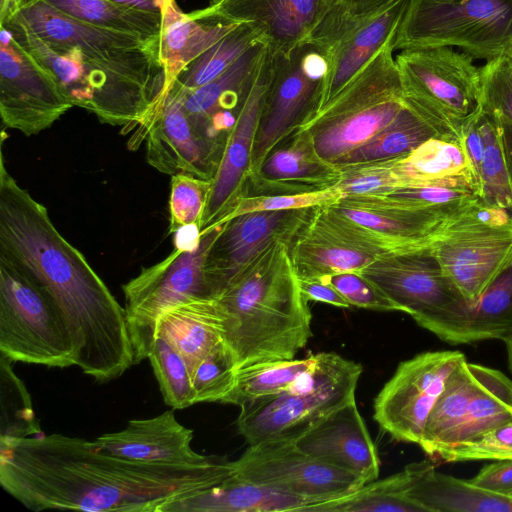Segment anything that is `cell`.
Listing matches in <instances>:
<instances>
[{
  "label": "cell",
  "mask_w": 512,
  "mask_h": 512,
  "mask_svg": "<svg viewBox=\"0 0 512 512\" xmlns=\"http://www.w3.org/2000/svg\"><path fill=\"white\" fill-rule=\"evenodd\" d=\"M315 363V355L303 359L262 362L237 370L235 384L224 404L241 407L258 398L288 389Z\"/></svg>",
  "instance_id": "obj_39"
},
{
  "label": "cell",
  "mask_w": 512,
  "mask_h": 512,
  "mask_svg": "<svg viewBox=\"0 0 512 512\" xmlns=\"http://www.w3.org/2000/svg\"><path fill=\"white\" fill-rule=\"evenodd\" d=\"M342 197L335 186L305 194L243 196L235 203L222 223L247 212L318 207L334 203Z\"/></svg>",
  "instance_id": "obj_48"
},
{
  "label": "cell",
  "mask_w": 512,
  "mask_h": 512,
  "mask_svg": "<svg viewBox=\"0 0 512 512\" xmlns=\"http://www.w3.org/2000/svg\"><path fill=\"white\" fill-rule=\"evenodd\" d=\"M323 206L315 208L291 242L290 254L299 278H325L338 273L360 272L386 255L345 233Z\"/></svg>",
  "instance_id": "obj_24"
},
{
  "label": "cell",
  "mask_w": 512,
  "mask_h": 512,
  "mask_svg": "<svg viewBox=\"0 0 512 512\" xmlns=\"http://www.w3.org/2000/svg\"><path fill=\"white\" fill-rule=\"evenodd\" d=\"M175 248L193 249L200 243L202 233L197 224L183 226L174 232Z\"/></svg>",
  "instance_id": "obj_53"
},
{
  "label": "cell",
  "mask_w": 512,
  "mask_h": 512,
  "mask_svg": "<svg viewBox=\"0 0 512 512\" xmlns=\"http://www.w3.org/2000/svg\"><path fill=\"white\" fill-rule=\"evenodd\" d=\"M223 223L202 231L197 247L174 248L162 261L142 269L122 286L135 364L148 358L156 339L158 320L165 311L191 298H216L206 276L205 263Z\"/></svg>",
  "instance_id": "obj_11"
},
{
  "label": "cell",
  "mask_w": 512,
  "mask_h": 512,
  "mask_svg": "<svg viewBox=\"0 0 512 512\" xmlns=\"http://www.w3.org/2000/svg\"><path fill=\"white\" fill-rule=\"evenodd\" d=\"M477 383L478 364L467 360L448 378L418 444L429 457L438 459L443 452L454 446Z\"/></svg>",
  "instance_id": "obj_33"
},
{
  "label": "cell",
  "mask_w": 512,
  "mask_h": 512,
  "mask_svg": "<svg viewBox=\"0 0 512 512\" xmlns=\"http://www.w3.org/2000/svg\"><path fill=\"white\" fill-rule=\"evenodd\" d=\"M324 207L343 231L386 254L430 245L458 214L407 206L380 195L343 197Z\"/></svg>",
  "instance_id": "obj_17"
},
{
  "label": "cell",
  "mask_w": 512,
  "mask_h": 512,
  "mask_svg": "<svg viewBox=\"0 0 512 512\" xmlns=\"http://www.w3.org/2000/svg\"><path fill=\"white\" fill-rule=\"evenodd\" d=\"M473 484L497 494L512 495V459L496 460L483 466L471 479Z\"/></svg>",
  "instance_id": "obj_50"
},
{
  "label": "cell",
  "mask_w": 512,
  "mask_h": 512,
  "mask_svg": "<svg viewBox=\"0 0 512 512\" xmlns=\"http://www.w3.org/2000/svg\"><path fill=\"white\" fill-rule=\"evenodd\" d=\"M409 464L382 480L366 483L341 497L313 505L308 512H425L407 495Z\"/></svg>",
  "instance_id": "obj_35"
},
{
  "label": "cell",
  "mask_w": 512,
  "mask_h": 512,
  "mask_svg": "<svg viewBox=\"0 0 512 512\" xmlns=\"http://www.w3.org/2000/svg\"><path fill=\"white\" fill-rule=\"evenodd\" d=\"M360 273L419 326L452 345L464 344L470 306L430 245L386 254Z\"/></svg>",
  "instance_id": "obj_7"
},
{
  "label": "cell",
  "mask_w": 512,
  "mask_h": 512,
  "mask_svg": "<svg viewBox=\"0 0 512 512\" xmlns=\"http://www.w3.org/2000/svg\"><path fill=\"white\" fill-rule=\"evenodd\" d=\"M76 20L121 32L160 37L163 15L117 4L111 0H42Z\"/></svg>",
  "instance_id": "obj_36"
},
{
  "label": "cell",
  "mask_w": 512,
  "mask_h": 512,
  "mask_svg": "<svg viewBox=\"0 0 512 512\" xmlns=\"http://www.w3.org/2000/svg\"><path fill=\"white\" fill-rule=\"evenodd\" d=\"M341 174L338 166L318 154L310 131L298 127L278 142L250 175L244 196L318 192L334 187Z\"/></svg>",
  "instance_id": "obj_23"
},
{
  "label": "cell",
  "mask_w": 512,
  "mask_h": 512,
  "mask_svg": "<svg viewBox=\"0 0 512 512\" xmlns=\"http://www.w3.org/2000/svg\"><path fill=\"white\" fill-rule=\"evenodd\" d=\"M315 503L232 474L219 484L165 506L162 512H307Z\"/></svg>",
  "instance_id": "obj_29"
},
{
  "label": "cell",
  "mask_w": 512,
  "mask_h": 512,
  "mask_svg": "<svg viewBox=\"0 0 512 512\" xmlns=\"http://www.w3.org/2000/svg\"><path fill=\"white\" fill-rule=\"evenodd\" d=\"M0 355L12 362L75 366L66 321L49 294L0 254Z\"/></svg>",
  "instance_id": "obj_9"
},
{
  "label": "cell",
  "mask_w": 512,
  "mask_h": 512,
  "mask_svg": "<svg viewBox=\"0 0 512 512\" xmlns=\"http://www.w3.org/2000/svg\"><path fill=\"white\" fill-rule=\"evenodd\" d=\"M404 99L445 137L462 141L481 105V67L451 47L405 49L395 58Z\"/></svg>",
  "instance_id": "obj_10"
},
{
  "label": "cell",
  "mask_w": 512,
  "mask_h": 512,
  "mask_svg": "<svg viewBox=\"0 0 512 512\" xmlns=\"http://www.w3.org/2000/svg\"><path fill=\"white\" fill-rule=\"evenodd\" d=\"M74 105L54 76L0 26V116L2 126L26 136L51 127Z\"/></svg>",
  "instance_id": "obj_16"
},
{
  "label": "cell",
  "mask_w": 512,
  "mask_h": 512,
  "mask_svg": "<svg viewBox=\"0 0 512 512\" xmlns=\"http://www.w3.org/2000/svg\"><path fill=\"white\" fill-rule=\"evenodd\" d=\"M117 4L152 12V13H160L162 14V4L160 0H111ZM163 15V14H162Z\"/></svg>",
  "instance_id": "obj_55"
},
{
  "label": "cell",
  "mask_w": 512,
  "mask_h": 512,
  "mask_svg": "<svg viewBox=\"0 0 512 512\" xmlns=\"http://www.w3.org/2000/svg\"><path fill=\"white\" fill-rule=\"evenodd\" d=\"M350 306L375 311H399L398 306L360 272H344L325 277Z\"/></svg>",
  "instance_id": "obj_49"
},
{
  "label": "cell",
  "mask_w": 512,
  "mask_h": 512,
  "mask_svg": "<svg viewBox=\"0 0 512 512\" xmlns=\"http://www.w3.org/2000/svg\"><path fill=\"white\" fill-rule=\"evenodd\" d=\"M237 368L223 341L218 343L193 371V402H219L232 390Z\"/></svg>",
  "instance_id": "obj_43"
},
{
  "label": "cell",
  "mask_w": 512,
  "mask_h": 512,
  "mask_svg": "<svg viewBox=\"0 0 512 512\" xmlns=\"http://www.w3.org/2000/svg\"><path fill=\"white\" fill-rule=\"evenodd\" d=\"M407 495L425 512H512V496L476 486L470 480L437 472L423 460L409 464Z\"/></svg>",
  "instance_id": "obj_28"
},
{
  "label": "cell",
  "mask_w": 512,
  "mask_h": 512,
  "mask_svg": "<svg viewBox=\"0 0 512 512\" xmlns=\"http://www.w3.org/2000/svg\"><path fill=\"white\" fill-rule=\"evenodd\" d=\"M157 335L180 353L192 375L206 355L223 341L217 299L196 297L171 307L159 318Z\"/></svg>",
  "instance_id": "obj_30"
},
{
  "label": "cell",
  "mask_w": 512,
  "mask_h": 512,
  "mask_svg": "<svg viewBox=\"0 0 512 512\" xmlns=\"http://www.w3.org/2000/svg\"><path fill=\"white\" fill-rule=\"evenodd\" d=\"M436 136L442 135L429 120L406 102L388 126L333 164L340 167L400 158Z\"/></svg>",
  "instance_id": "obj_34"
},
{
  "label": "cell",
  "mask_w": 512,
  "mask_h": 512,
  "mask_svg": "<svg viewBox=\"0 0 512 512\" xmlns=\"http://www.w3.org/2000/svg\"><path fill=\"white\" fill-rule=\"evenodd\" d=\"M464 361L462 352L449 350L402 361L374 400L377 424L397 441L419 444L448 378Z\"/></svg>",
  "instance_id": "obj_14"
},
{
  "label": "cell",
  "mask_w": 512,
  "mask_h": 512,
  "mask_svg": "<svg viewBox=\"0 0 512 512\" xmlns=\"http://www.w3.org/2000/svg\"><path fill=\"white\" fill-rule=\"evenodd\" d=\"M472 205L451 217L430 243L445 274L469 306L512 263V222H483Z\"/></svg>",
  "instance_id": "obj_13"
},
{
  "label": "cell",
  "mask_w": 512,
  "mask_h": 512,
  "mask_svg": "<svg viewBox=\"0 0 512 512\" xmlns=\"http://www.w3.org/2000/svg\"><path fill=\"white\" fill-rule=\"evenodd\" d=\"M512 496V495H511Z\"/></svg>",
  "instance_id": "obj_62"
},
{
  "label": "cell",
  "mask_w": 512,
  "mask_h": 512,
  "mask_svg": "<svg viewBox=\"0 0 512 512\" xmlns=\"http://www.w3.org/2000/svg\"><path fill=\"white\" fill-rule=\"evenodd\" d=\"M276 240L218 295L222 340L237 370L294 359L312 336L311 312L290 254Z\"/></svg>",
  "instance_id": "obj_4"
},
{
  "label": "cell",
  "mask_w": 512,
  "mask_h": 512,
  "mask_svg": "<svg viewBox=\"0 0 512 512\" xmlns=\"http://www.w3.org/2000/svg\"><path fill=\"white\" fill-rule=\"evenodd\" d=\"M161 1V4H162V14L164 13L166 7L168 6V4L173 1V0H160Z\"/></svg>",
  "instance_id": "obj_59"
},
{
  "label": "cell",
  "mask_w": 512,
  "mask_h": 512,
  "mask_svg": "<svg viewBox=\"0 0 512 512\" xmlns=\"http://www.w3.org/2000/svg\"><path fill=\"white\" fill-rule=\"evenodd\" d=\"M409 1L363 19L351 18L339 2L326 16L311 36L325 45L329 63L321 109L395 37Z\"/></svg>",
  "instance_id": "obj_18"
},
{
  "label": "cell",
  "mask_w": 512,
  "mask_h": 512,
  "mask_svg": "<svg viewBox=\"0 0 512 512\" xmlns=\"http://www.w3.org/2000/svg\"><path fill=\"white\" fill-rule=\"evenodd\" d=\"M267 54V45L259 41L211 82L192 91H183L172 86L180 94L185 112L193 126L212 144L219 146L208 138L210 120L223 111L238 112Z\"/></svg>",
  "instance_id": "obj_27"
},
{
  "label": "cell",
  "mask_w": 512,
  "mask_h": 512,
  "mask_svg": "<svg viewBox=\"0 0 512 512\" xmlns=\"http://www.w3.org/2000/svg\"><path fill=\"white\" fill-rule=\"evenodd\" d=\"M340 0H211L189 13L196 19L249 23L260 33L270 55L288 54L309 40Z\"/></svg>",
  "instance_id": "obj_20"
},
{
  "label": "cell",
  "mask_w": 512,
  "mask_h": 512,
  "mask_svg": "<svg viewBox=\"0 0 512 512\" xmlns=\"http://www.w3.org/2000/svg\"><path fill=\"white\" fill-rule=\"evenodd\" d=\"M40 1H42V0H22V8H21V10H22L24 7H27V6H29V5H33V4H35V3H37V2H40Z\"/></svg>",
  "instance_id": "obj_58"
},
{
  "label": "cell",
  "mask_w": 512,
  "mask_h": 512,
  "mask_svg": "<svg viewBox=\"0 0 512 512\" xmlns=\"http://www.w3.org/2000/svg\"><path fill=\"white\" fill-rule=\"evenodd\" d=\"M148 163L161 173H187L212 180L223 149L206 140L188 118L180 94L171 87L146 133Z\"/></svg>",
  "instance_id": "obj_22"
},
{
  "label": "cell",
  "mask_w": 512,
  "mask_h": 512,
  "mask_svg": "<svg viewBox=\"0 0 512 512\" xmlns=\"http://www.w3.org/2000/svg\"><path fill=\"white\" fill-rule=\"evenodd\" d=\"M193 430L182 425L173 410L148 419L130 420L118 431L93 440L102 451L126 459L164 464H196L208 460L196 452L191 442Z\"/></svg>",
  "instance_id": "obj_26"
},
{
  "label": "cell",
  "mask_w": 512,
  "mask_h": 512,
  "mask_svg": "<svg viewBox=\"0 0 512 512\" xmlns=\"http://www.w3.org/2000/svg\"><path fill=\"white\" fill-rule=\"evenodd\" d=\"M211 181L187 173L172 175L169 199L171 233L186 225L200 224Z\"/></svg>",
  "instance_id": "obj_44"
},
{
  "label": "cell",
  "mask_w": 512,
  "mask_h": 512,
  "mask_svg": "<svg viewBox=\"0 0 512 512\" xmlns=\"http://www.w3.org/2000/svg\"><path fill=\"white\" fill-rule=\"evenodd\" d=\"M395 38V37H394ZM391 39L316 115L300 126L333 163L388 126L404 108L403 86Z\"/></svg>",
  "instance_id": "obj_6"
},
{
  "label": "cell",
  "mask_w": 512,
  "mask_h": 512,
  "mask_svg": "<svg viewBox=\"0 0 512 512\" xmlns=\"http://www.w3.org/2000/svg\"><path fill=\"white\" fill-rule=\"evenodd\" d=\"M259 41H262L261 35L253 25L237 24L213 46L188 64L178 74L172 86L183 91H192L211 82Z\"/></svg>",
  "instance_id": "obj_38"
},
{
  "label": "cell",
  "mask_w": 512,
  "mask_h": 512,
  "mask_svg": "<svg viewBox=\"0 0 512 512\" xmlns=\"http://www.w3.org/2000/svg\"><path fill=\"white\" fill-rule=\"evenodd\" d=\"M512 337V263L470 306L464 344Z\"/></svg>",
  "instance_id": "obj_37"
},
{
  "label": "cell",
  "mask_w": 512,
  "mask_h": 512,
  "mask_svg": "<svg viewBox=\"0 0 512 512\" xmlns=\"http://www.w3.org/2000/svg\"><path fill=\"white\" fill-rule=\"evenodd\" d=\"M362 366L334 352L315 354L313 367L281 393L240 407L237 430L249 445L296 442L344 405L356 400Z\"/></svg>",
  "instance_id": "obj_5"
},
{
  "label": "cell",
  "mask_w": 512,
  "mask_h": 512,
  "mask_svg": "<svg viewBox=\"0 0 512 512\" xmlns=\"http://www.w3.org/2000/svg\"><path fill=\"white\" fill-rule=\"evenodd\" d=\"M233 469V461L218 456L196 464L126 459L57 433L0 438V485L34 512H162L219 484Z\"/></svg>",
  "instance_id": "obj_1"
},
{
  "label": "cell",
  "mask_w": 512,
  "mask_h": 512,
  "mask_svg": "<svg viewBox=\"0 0 512 512\" xmlns=\"http://www.w3.org/2000/svg\"><path fill=\"white\" fill-rule=\"evenodd\" d=\"M0 26L7 27L54 76L74 106L124 133L136 131L131 139L134 147L146 138L166 95L160 37L91 25L43 1L24 7Z\"/></svg>",
  "instance_id": "obj_2"
},
{
  "label": "cell",
  "mask_w": 512,
  "mask_h": 512,
  "mask_svg": "<svg viewBox=\"0 0 512 512\" xmlns=\"http://www.w3.org/2000/svg\"><path fill=\"white\" fill-rule=\"evenodd\" d=\"M496 117V116H495ZM500 135L502 141V147L508 171L509 181L512 189V124L504 122L500 119ZM512 215V212H511Z\"/></svg>",
  "instance_id": "obj_54"
},
{
  "label": "cell",
  "mask_w": 512,
  "mask_h": 512,
  "mask_svg": "<svg viewBox=\"0 0 512 512\" xmlns=\"http://www.w3.org/2000/svg\"><path fill=\"white\" fill-rule=\"evenodd\" d=\"M481 105L486 112L512 124V52L486 61L481 67Z\"/></svg>",
  "instance_id": "obj_45"
},
{
  "label": "cell",
  "mask_w": 512,
  "mask_h": 512,
  "mask_svg": "<svg viewBox=\"0 0 512 512\" xmlns=\"http://www.w3.org/2000/svg\"><path fill=\"white\" fill-rule=\"evenodd\" d=\"M400 187L426 184H454L473 188L478 185L461 140L433 137L409 154L393 159ZM479 196V193H478Z\"/></svg>",
  "instance_id": "obj_31"
},
{
  "label": "cell",
  "mask_w": 512,
  "mask_h": 512,
  "mask_svg": "<svg viewBox=\"0 0 512 512\" xmlns=\"http://www.w3.org/2000/svg\"><path fill=\"white\" fill-rule=\"evenodd\" d=\"M217 19H196L171 1L163 13L160 32V58L166 70V93L178 74L213 46L234 26Z\"/></svg>",
  "instance_id": "obj_32"
},
{
  "label": "cell",
  "mask_w": 512,
  "mask_h": 512,
  "mask_svg": "<svg viewBox=\"0 0 512 512\" xmlns=\"http://www.w3.org/2000/svg\"><path fill=\"white\" fill-rule=\"evenodd\" d=\"M339 168L342 173L341 179L335 187L343 197L379 194L400 187L394 173L393 159Z\"/></svg>",
  "instance_id": "obj_46"
},
{
  "label": "cell",
  "mask_w": 512,
  "mask_h": 512,
  "mask_svg": "<svg viewBox=\"0 0 512 512\" xmlns=\"http://www.w3.org/2000/svg\"><path fill=\"white\" fill-rule=\"evenodd\" d=\"M300 288L309 301L323 302L340 308L350 304L325 278H299Z\"/></svg>",
  "instance_id": "obj_51"
},
{
  "label": "cell",
  "mask_w": 512,
  "mask_h": 512,
  "mask_svg": "<svg viewBox=\"0 0 512 512\" xmlns=\"http://www.w3.org/2000/svg\"><path fill=\"white\" fill-rule=\"evenodd\" d=\"M511 52H512V47L510 48Z\"/></svg>",
  "instance_id": "obj_61"
},
{
  "label": "cell",
  "mask_w": 512,
  "mask_h": 512,
  "mask_svg": "<svg viewBox=\"0 0 512 512\" xmlns=\"http://www.w3.org/2000/svg\"><path fill=\"white\" fill-rule=\"evenodd\" d=\"M458 47L491 60L512 47V0H410L393 41L395 50Z\"/></svg>",
  "instance_id": "obj_8"
},
{
  "label": "cell",
  "mask_w": 512,
  "mask_h": 512,
  "mask_svg": "<svg viewBox=\"0 0 512 512\" xmlns=\"http://www.w3.org/2000/svg\"><path fill=\"white\" fill-rule=\"evenodd\" d=\"M22 8V0H0V25L15 17Z\"/></svg>",
  "instance_id": "obj_56"
},
{
  "label": "cell",
  "mask_w": 512,
  "mask_h": 512,
  "mask_svg": "<svg viewBox=\"0 0 512 512\" xmlns=\"http://www.w3.org/2000/svg\"><path fill=\"white\" fill-rule=\"evenodd\" d=\"M233 465L240 478L309 499L314 505L366 484L356 474L303 452L293 441L249 445Z\"/></svg>",
  "instance_id": "obj_15"
},
{
  "label": "cell",
  "mask_w": 512,
  "mask_h": 512,
  "mask_svg": "<svg viewBox=\"0 0 512 512\" xmlns=\"http://www.w3.org/2000/svg\"><path fill=\"white\" fill-rule=\"evenodd\" d=\"M484 152L478 177L479 201L512 212V189L506 167L500 124L497 117L482 109Z\"/></svg>",
  "instance_id": "obj_40"
},
{
  "label": "cell",
  "mask_w": 512,
  "mask_h": 512,
  "mask_svg": "<svg viewBox=\"0 0 512 512\" xmlns=\"http://www.w3.org/2000/svg\"><path fill=\"white\" fill-rule=\"evenodd\" d=\"M438 459L444 462L512 459V421L455 445Z\"/></svg>",
  "instance_id": "obj_47"
},
{
  "label": "cell",
  "mask_w": 512,
  "mask_h": 512,
  "mask_svg": "<svg viewBox=\"0 0 512 512\" xmlns=\"http://www.w3.org/2000/svg\"><path fill=\"white\" fill-rule=\"evenodd\" d=\"M507 351L508 366L512 372V337L504 342Z\"/></svg>",
  "instance_id": "obj_57"
},
{
  "label": "cell",
  "mask_w": 512,
  "mask_h": 512,
  "mask_svg": "<svg viewBox=\"0 0 512 512\" xmlns=\"http://www.w3.org/2000/svg\"><path fill=\"white\" fill-rule=\"evenodd\" d=\"M316 207L254 211L223 223L205 263V272L217 298L228 282L276 240L293 241Z\"/></svg>",
  "instance_id": "obj_19"
},
{
  "label": "cell",
  "mask_w": 512,
  "mask_h": 512,
  "mask_svg": "<svg viewBox=\"0 0 512 512\" xmlns=\"http://www.w3.org/2000/svg\"><path fill=\"white\" fill-rule=\"evenodd\" d=\"M432 1H438V2H458L462 0H432Z\"/></svg>",
  "instance_id": "obj_60"
},
{
  "label": "cell",
  "mask_w": 512,
  "mask_h": 512,
  "mask_svg": "<svg viewBox=\"0 0 512 512\" xmlns=\"http://www.w3.org/2000/svg\"><path fill=\"white\" fill-rule=\"evenodd\" d=\"M272 59L268 54L249 93L242 102L235 124L211 181L207 203L199 224L202 231L221 224L235 203L245 195L251 173L252 154Z\"/></svg>",
  "instance_id": "obj_21"
},
{
  "label": "cell",
  "mask_w": 512,
  "mask_h": 512,
  "mask_svg": "<svg viewBox=\"0 0 512 512\" xmlns=\"http://www.w3.org/2000/svg\"><path fill=\"white\" fill-rule=\"evenodd\" d=\"M295 443L303 452L352 472L365 483L379 476L380 459L356 400L330 414Z\"/></svg>",
  "instance_id": "obj_25"
},
{
  "label": "cell",
  "mask_w": 512,
  "mask_h": 512,
  "mask_svg": "<svg viewBox=\"0 0 512 512\" xmlns=\"http://www.w3.org/2000/svg\"><path fill=\"white\" fill-rule=\"evenodd\" d=\"M12 361L0 355V438H22L43 433L30 394L15 374Z\"/></svg>",
  "instance_id": "obj_41"
},
{
  "label": "cell",
  "mask_w": 512,
  "mask_h": 512,
  "mask_svg": "<svg viewBox=\"0 0 512 512\" xmlns=\"http://www.w3.org/2000/svg\"><path fill=\"white\" fill-rule=\"evenodd\" d=\"M270 56L271 75L259 117L250 175L278 142L319 112L328 75L327 49L313 38L288 54Z\"/></svg>",
  "instance_id": "obj_12"
},
{
  "label": "cell",
  "mask_w": 512,
  "mask_h": 512,
  "mask_svg": "<svg viewBox=\"0 0 512 512\" xmlns=\"http://www.w3.org/2000/svg\"><path fill=\"white\" fill-rule=\"evenodd\" d=\"M2 148L0 254L53 299L72 337L75 366L99 382L122 376L135 365L125 308L57 230L46 207L10 175Z\"/></svg>",
  "instance_id": "obj_3"
},
{
  "label": "cell",
  "mask_w": 512,
  "mask_h": 512,
  "mask_svg": "<svg viewBox=\"0 0 512 512\" xmlns=\"http://www.w3.org/2000/svg\"><path fill=\"white\" fill-rule=\"evenodd\" d=\"M398 0H340L346 13L353 19L373 16L394 4Z\"/></svg>",
  "instance_id": "obj_52"
},
{
  "label": "cell",
  "mask_w": 512,
  "mask_h": 512,
  "mask_svg": "<svg viewBox=\"0 0 512 512\" xmlns=\"http://www.w3.org/2000/svg\"><path fill=\"white\" fill-rule=\"evenodd\" d=\"M147 359L168 406L181 410L194 405L191 372L180 353L164 337L157 335Z\"/></svg>",
  "instance_id": "obj_42"
}]
</instances>
